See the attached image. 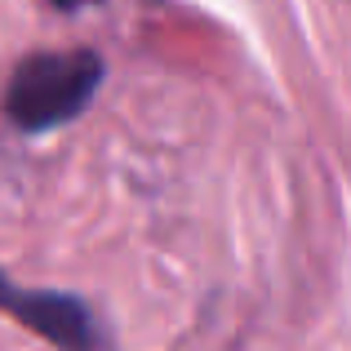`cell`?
<instances>
[{"instance_id":"cell-2","label":"cell","mask_w":351,"mask_h":351,"mask_svg":"<svg viewBox=\"0 0 351 351\" xmlns=\"http://www.w3.org/2000/svg\"><path fill=\"white\" fill-rule=\"evenodd\" d=\"M0 307L9 316H18L27 329L45 334L62 351H103L107 347L103 329L94 325V316L71 298H58V293H23V289L9 285V276H0Z\"/></svg>"},{"instance_id":"cell-3","label":"cell","mask_w":351,"mask_h":351,"mask_svg":"<svg viewBox=\"0 0 351 351\" xmlns=\"http://www.w3.org/2000/svg\"><path fill=\"white\" fill-rule=\"evenodd\" d=\"M58 9H85V5H98V0H53Z\"/></svg>"},{"instance_id":"cell-1","label":"cell","mask_w":351,"mask_h":351,"mask_svg":"<svg viewBox=\"0 0 351 351\" xmlns=\"http://www.w3.org/2000/svg\"><path fill=\"white\" fill-rule=\"evenodd\" d=\"M98 80H103V62L89 49L32 53L27 62H18L14 80H9L5 112L14 116L18 129L40 134V129H53L85 112Z\"/></svg>"}]
</instances>
